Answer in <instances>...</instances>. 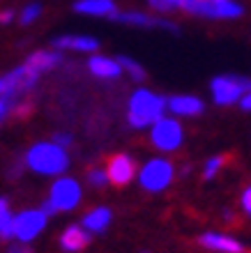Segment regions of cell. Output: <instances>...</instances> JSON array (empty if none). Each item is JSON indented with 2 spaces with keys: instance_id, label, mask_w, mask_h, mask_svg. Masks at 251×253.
<instances>
[{
  "instance_id": "obj_1",
  "label": "cell",
  "mask_w": 251,
  "mask_h": 253,
  "mask_svg": "<svg viewBox=\"0 0 251 253\" xmlns=\"http://www.w3.org/2000/svg\"><path fill=\"white\" fill-rule=\"evenodd\" d=\"M168 111V99L148 87L134 90L127 101V125L132 129H150Z\"/></svg>"
},
{
  "instance_id": "obj_2",
  "label": "cell",
  "mask_w": 251,
  "mask_h": 253,
  "mask_svg": "<svg viewBox=\"0 0 251 253\" xmlns=\"http://www.w3.org/2000/svg\"><path fill=\"white\" fill-rule=\"evenodd\" d=\"M23 164L28 170L44 175V177H62L69 168V154L65 147L55 145L53 140H40L28 147Z\"/></svg>"
},
{
  "instance_id": "obj_3",
  "label": "cell",
  "mask_w": 251,
  "mask_h": 253,
  "mask_svg": "<svg viewBox=\"0 0 251 253\" xmlns=\"http://www.w3.org/2000/svg\"><path fill=\"white\" fill-rule=\"evenodd\" d=\"M247 92H251V76H245V74L224 72L210 79L212 104L219 108L238 106Z\"/></svg>"
},
{
  "instance_id": "obj_4",
  "label": "cell",
  "mask_w": 251,
  "mask_h": 253,
  "mask_svg": "<svg viewBox=\"0 0 251 253\" xmlns=\"http://www.w3.org/2000/svg\"><path fill=\"white\" fill-rule=\"evenodd\" d=\"M175 180V166L166 157H152L139 170V184L148 193H161Z\"/></svg>"
},
{
  "instance_id": "obj_5",
  "label": "cell",
  "mask_w": 251,
  "mask_h": 253,
  "mask_svg": "<svg viewBox=\"0 0 251 253\" xmlns=\"http://www.w3.org/2000/svg\"><path fill=\"white\" fill-rule=\"evenodd\" d=\"M150 143L164 154L180 150L185 143V126L180 125V118L164 115L159 122H154L150 126Z\"/></svg>"
},
{
  "instance_id": "obj_6",
  "label": "cell",
  "mask_w": 251,
  "mask_h": 253,
  "mask_svg": "<svg viewBox=\"0 0 251 253\" xmlns=\"http://www.w3.org/2000/svg\"><path fill=\"white\" fill-rule=\"evenodd\" d=\"M40 76H42L40 72H35L33 67L23 62L21 67L7 72L5 76H0V97H2V99L16 101L21 94L30 92V90L37 85Z\"/></svg>"
},
{
  "instance_id": "obj_7",
  "label": "cell",
  "mask_w": 251,
  "mask_h": 253,
  "mask_svg": "<svg viewBox=\"0 0 251 253\" xmlns=\"http://www.w3.org/2000/svg\"><path fill=\"white\" fill-rule=\"evenodd\" d=\"M192 16L207 21H238L245 16V5L240 0H196Z\"/></svg>"
},
{
  "instance_id": "obj_8",
  "label": "cell",
  "mask_w": 251,
  "mask_h": 253,
  "mask_svg": "<svg viewBox=\"0 0 251 253\" xmlns=\"http://www.w3.org/2000/svg\"><path fill=\"white\" fill-rule=\"evenodd\" d=\"M81 198H83L81 184L67 175L55 177V182L51 184V191H49V200L55 207V212H72L81 205Z\"/></svg>"
},
{
  "instance_id": "obj_9",
  "label": "cell",
  "mask_w": 251,
  "mask_h": 253,
  "mask_svg": "<svg viewBox=\"0 0 251 253\" xmlns=\"http://www.w3.org/2000/svg\"><path fill=\"white\" fill-rule=\"evenodd\" d=\"M47 221H49V214L44 210H23V212L16 214L14 219V240L19 242H30L37 240L44 228H47Z\"/></svg>"
},
{
  "instance_id": "obj_10",
  "label": "cell",
  "mask_w": 251,
  "mask_h": 253,
  "mask_svg": "<svg viewBox=\"0 0 251 253\" xmlns=\"http://www.w3.org/2000/svg\"><path fill=\"white\" fill-rule=\"evenodd\" d=\"M113 21L125 23V26H134V28H159V30H166L171 35H180V26L175 21L161 19V16H150V14H143V12H118L113 16Z\"/></svg>"
},
{
  "instance_id": "obj_11",
  "label": "cell",
  "mask_w": 251,
  "mask_h": 253,
  "mask_svg": "<svg viewBox=\"0 0 251 253\" xmlns=\"http://www.w3.org/2000/svg\"><path fill=\"white\" fill-rule=\"evenodd\" d=\"M199 244L212 253H245V244L231 233L219 230H205L199 235Z\"/></svg>"
},
{
  "instance_id": "obj_12",
  "label": "cell",
  "mask_w": 251,
  "mask_h": 253,
  "mask_svg": "<svg viewBox=\"0 0 251 253\" xmlns=\"http://www.w3.org/2000/svg\"><path fill=\"white\" fill-rule=\"evenodd\" d=\"M106 173H108L111 184H115V187H127V184H129V182L139 175V168H136L134 157H129V154H125V152H120V154H113L111 159H108Z\"/></svg>"
},
{
  "instance_id": "obj_13",
  "label": "cell",
  "mask_w": 251,
  "mask_h": 253,
  "mask_svg": "<svg viewBox=\"0 0 251 253\" xmlns=\"http://www.w3.org/2000/svg\"><path fill=\"white\" fill-rule=\"evenodd\" d=\"M168 113L173 118H201L205 113V101L196 94H173L168 97Z\"/></svg>"
},
{
  "instance_id": "obj_14",
  "label": "cell",
  "mask_w": 251,
  "mask_h": 253,
  "mask_svg": "<svg viewBox=\"0 0 251 253\" xmlns=\"http://www.w3.org/2000/svg\"><path fill=\"white\" fill-rule=\"evenodd\" d=\"M51 46L55 51H79V53H97L100 51V40L90 35H58L53 37Z\"/></svg>"
},
{
  "instance_id": "obj_15",
  "label": "cell",
  "mask_w": 251,
  "mask_h": 253,
  "mask_svg": "<svg viewBox=\"0 0 251 253\" xmlns=\"http://www.w3.org/2000/svg\"><path fill=\"white\" fill-rule=\"evenodd\" d=\"M88 72L93 74L95 79L101 81H115L120 79L125 69L120 65L118 58H104V55H90L88 58Z\"/></svg>"
},
{
  "instance_id": "obj_16",
  "label": "cell",
  "mask_w": 251,
  "mask_h": 253,
  "mask_svg": "<svg viewBox=\"0 0 251 253\" xmlns=\"http://www.w3.org/2000/svg\"><path fill=\"white\" fill-rule=\"evenodd\" d=\"M93 233H88L86 228L81 226V223H72V226H67L60 235V249L65 253H79L90 244V237Z\"/></svg>"
},
{
  "instance_id": "obj_17",
  "label": "cell",
  "mask_w": 251,
  "mask_h": 253,
  "mask_svg": "<svg viewBox=\"0 0 251 253\" xmlns=\"http://www.w3.org/2000/svg\"><path fill=\"white\" fill-rule=\"evenodd\" d=\"M72 9L83 16H106V19H113L118 14V7L113 0H76Z\"/></svg>"
},
{
  "instance_id": "obj_18",
  "label": "cell",
  "mask_w": 251,
  "mask_h": 253,
  "mask_svg": "<svg viewBox=\"0 0 251 253\" xmlns=\"http://www.w3.org/2000/svg\"><path fill=\"white\" fill-rule=\"evenodd\" d=\"M111 219H113V212H111V207H95V210H90V212L83 216V221H81V226L86 228L88 233H93V235H101L106 233V228L111 226Z\"/></svg>"
},
{
  "instance_id": "obj_19",
  "label": "cell",
  "mask_w": 251,
  "mask_h": 253,
  "mask_svg": "<svg viewBox=\"0 0 251 253\" xmlns=\"http://www.w3.org/2000/svg\"><path fill=\"white\" fill-rule=\"evenodd\" d=\"M26 65H30L35 69V72H49V69H55V67L62 65V51H55V48H51V51H35L33 55H28Z\"/></svg>"
},
{
  "instance_id": "obj_20",
  "label": "cell",
  "mask_w": 251,
  "mask_h": 253,
  "mask_svg": "<svg viewBox=\"0 0 251 253\" xmlns=\"http://www.w3.org/2000/svg\"><path fill=\"white\" fill-rule=\"evenodd\" d=\"M14 219L16 214L9 207V200L0 196V240H12L14 237Z\"/></svg>"
},
{
  "instance_id": "obj_21",
  "label": "cell",
  "mask_w": 251,
  "mask_h": 253,
  "mask_svg": "<svg viewBox=\"0 0 251 253\" xmlns=\"http://www.w3.org/2000/svg\"><path fill=\"white\" fill-rule=\"evenodd\" d=\"M224 164H226L224 154H212V157H207V159H205V164H203V170H201L203 182H212V180H214V177L221 173Z\"/></svg>"
},
{
  "instance_id": "obj_22",
  "label": "cell",
  "mask_w": 251,
  "mask_h": 253,
  "mask_svg": "<svg viewBox=\"0 0 251 253\" xmlns=\"http://www.w3.org/2000/svg\"><path fill=\"white\" fill-rule=\"evenodd\" d=\"M118 60H120L122 69H125L127 76H129L132 81H136V83H143V81H146V69H143L141 62H136L134 58H129V55H120Z\"/></svg>"
},
{
  "instance_id": "obj_23",
  "label": "cell",
  "mask_w": 251,
  "mask_h": 253,
  "mask_svg": "<svg viewBox=\"0 0 251 253\" xmlns=\"http://www.w3.org/2000/svg\"><path fill=\"white\" fill-rule=\"evenodd\" d=\"M40 14H42V5H40V2H30V5H26L23 9H21L19 23H21V26H30V23H33Z\"/></svg>"
},
{
  "instance_id": "obj_24",
  "label": "cell",
  "mask_w": 251,
  "mask_h": 253,
  "mask_svg": "<svg viewBox=\"0 0 251 253\" xmlns=\"http://www.w3.org/2000/svg\"><path fill=\"white\" fill-rule=\"evenodd\" d=\"M88 182H90L95 189H101V187H106V184H111L108 173H106L104 168H90V170H88Z\"/></svg>"
},
{
  "instance_id": "obj_25",
  "label": "cell",
  "mask_w": 251,
  "mask_h": 253,
  "mask_svg": "<svg viewBox=\"0 0 251 253\" xmlns=\"http://www.w3.org/2000/svg\"><path fill=\"white\" fill-rule=\"evenodd\" d=\"M240 210L245 212L247 219H251V184L245 187L242 193H240Z\"/></svg>"
},
{
  "instance_id": "obj_26",
  "label": "cell",
  "mask_w": 251,
  "mask_h": 253,
  "mask_svg": "<svg viewBox=\"0 0 251 253\" xmlns=\"http://www.w3.org/2000/svg\"><path fill=\"white\" fill-rule=\"evenodd\" d=\"M51 140L55 143V145H60V147H65V150H67V147L74 143V136H72V133H67V131H55Z\"/></svg>"
},
{
  "instance_id": "obj_27",
  "label": "cell",
  "mask_w": 251,
  "mask_h": 253,
  "mask_svg": "<svg viewBox=\"0 0 251 253\" xmlns=\"http://www.w3.org/2000/svg\"><path fill=\"white\" fill-rule=\"evenodd\" d=\"M148 7L154 9L159 14H168L171 12V5H168V0H148Z\"/></svg>"
},
{
  "instance_id": "obj_28",
  "label": "cell",
  "mask_w": 251,
  "mask_h": 253,
  "mask_svg": "<svg viewBox=\"0 0 251 253\" xmlns=\"http://www.w3.org/2000/svg\"><path fill=\"white\" fill-rule=\"evenodd\" d=\"M7 253H33V249L28 247V242H14V244H9V249H7Z\"/></svg>"
},
{
  "instance_id": "obj_29",
  "label": "cell",
  "mask_w": 251,
  "mask_h": 253,
  "mask_svg": "<svg viewBox=\"0 0 251 253\" xmlns=\"http://www.w3.org/2000/svg\"><path fill=\"white\" fill-rule=\"evenodd\" d=\"M12 99H2L0 97V125H2V120H5L7 115H9V111H12Z\"/></svg>"
},
{
  "instance_id": "obj_30",
  "label": "cell",
  "mask_w": 251,
  "mask_h": 253,
  "mask_svg": "<svg viewBox=\"0 0 251 253\" xmlns=\"http://www.w3.org/2000/svg\"><path fill=\"white\" fill-rule=\"evenodd\" d=\"M14 16H16V14H14V9H2V12H0V23H2V26H7V23H12V21H14Z\"/></svg>"
},
{
  "instance_id": "obj_31",
  "label": "cell",
  "mask_w": 251,
  "mask_h": 253,
  "mask_svg": "<svg viewBox=\"0 0 251 253\" xmlns=\"http://www.w3.org/2000/svg\"><path fill=\"white\" fill-rule=\"evenodd\" d=\"M240 111H245V113H251V92H247L245 97H242V101L238 104Z\"/></svg>"
},
{
  "instance_id": "obj_32",
  "label": "cell",
  "mask_w": 251,
  "mask_h": 253,
  "mask_svg": "<svg viewBox=\"0 0 251 253\" xmlns=\"http://www.w3.org/2000/svg\"><path fill=\"white\" fill-rule=\"evenodd\" d=\"M42 210H44V212H47L49 214V216H53V214H58V212H55V207H53L51 205V200H44V205H42Z\"/></svg>"
},
{
  "instance_id": "obj_33",
  "label": "cell",
  "mask_w": 251,
  "mask_h": 253,
  "mask_svg": "<svg viewBox=\"0 0 251 253\" xmlns=\"http://www.w3.org/2000/svg\"><path fill=\"white\" fill-rule=\"evenodd\" d=\"M221 216H224L226 223H231V221H233V212H231V210H224V212H221Z\"/></svg>"
},
{
  "instance_id": "obj_34",
  "label": "cell",
  "mask_w": 251,
  "mask_h": 253,
  "mask_svg": "<svg viewBox=\"0 0 251 253\" xmlns=\"http://www.w3.org/2000/svg\"><path fill=\"white\" fill-rule=\"evenodd\" d=\"M141 253H150V251H141Z\"/></svg>"
}]
</instances>
